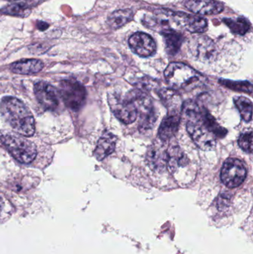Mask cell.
<instances>
[{
	"label": "cell",
	"mask_w": 253,
	"mask_h": 254,
	"mask_svg": "<svg viewBox=\"0 0 253 254\" xmlns=\"http://www.w3.org/2000/svg\"><path fill=\"white\" fill-rule=\"evenodd\" d=\"M188 163V158L178 146H172L167 150V164L169 170L175 171L179 167H184Z\"/></svg>",
	"instance_id": "ac0fdd59"
},
{
	"label": "cell",
	"mask_w": 253,
	"mask_h": 254,
	"mask_svg": "<svg viewBox=\"0 0 253 254\" xmlns=\"http://www.w3.org/2000/svg\"><path fill=\"white\" fill-rule=\"evenodd\" d=\"M0 111L3 119L16 134L31 137L35 132V122L32 113L17 98H3L0 104Z\"/></svg>",
	"instance_id": "7a4b0ae2"
},
{
	"label": "cell",
	"mask_w": 253,
	"mask_h": 254,
	"mask_svg": "<svg viewBox=\"0 0 253 254\" xmlns=\"http://www.w3.org/2000/svg\"><path fill=\"white\" fill-rule=\"evenodd\" d=\"M168 84L175 90L189 91L199 86L204 77L182 63H171L164 71Z\"/></svg>",
	"instance_id": "3957f363"
},
{
	"label": "cell",
	"mask_w": 253,
	"mask_h": 254,
	"mask_svg": "<svg viewBox=\"0 0 253 254\" xmlns=\"http://www.w3.org/2000/svg\"><path fill=\"white\" fill-rule=\"evenodd\" d=\"M187 119V129L196 144L204 151L215 147L217 139L225 137L227 131L199 104L193 101L182 106Z\"/></svg>",
	"instance_id": "6da1fadb"
},
{
	"label": "cell",
	"mask_w": 253,
	"mask_h": 254,
	"mask_svg": "<svg viewBox=\"0 0 253 254\" xmlns=\"http://www.w3.org/2000/svg\"><path fill=\"white\" fill-rule=\"evenodd\" d=\"M129 45L132 52L142 58H148L155 53L157 46L152 37L146 33L137 32L131 36Z\"/></svg>",
	"instance_id": "9c48e42d"
},
{
	"label": "cell",
	"mask_w": 253,
	"mask_h": 254,
	"mask_svg": "<svg viewBox=\"0 0 253 254\" xmlns=\"http://www.w3.org/2000/svg\"><path fill=\"white\" fill-rule=\"evenodd\" d=\"M164 36L165 45L168 54L169 55H175L179 51L183 42V37L180 33L177 31H170L165 33Z\"/></svg>",
	"instance_id": "44dd1931"
},
{
	"label": "cell",
	"mask_w": 253,
	"mask_h": 254,
	"mask_svg": "<svg viewBox=\"0 0 253 254\" xmlns=\"http://www.w3.org/2000/svg\"><path fill=\"white\" fill-rule=\"evenodd\" d=\"M160 97L163 104L169 110V113L180 114V111L182 109V104L179 95L176 92L169 89H164L160 92Z\"/></svg>",
	"instance_id": "d6986e66"
},
{
	"label": "cell",
	"mask_w": 253,
	"mask_h": 254,
	"mask_svg": "<svg viewBox=\"0 0 253 254\" xmlns=\"http://www.w3.org/2000/svg\"><path fill=\"white\" fill-rule=\"evenodd\" d=\"M144 22L149 28L157 30L163 34L176 31L177 28H181V12L157 10L152 14L146 15Z\"/></svg>",
	"instance_id": "5b68a950"
},
{
	"label": "cell",
	"mask_w": 253,
	"mask_h": 254,
	"mask_svg": "<svg viewBox=\"0 0 253 254\" xmlns=\"http://www.w3.org/2000/svg\"><path fill=\"white\" fill-rule=\"evenodd\" d=\"M43 66V63L40 60H22L11 64L10 70L16 74H32L40 72Z\"/></svg>",
	"instance_id": "2e32d148"
},
{
	"label": "cell",
	"mask_w": 253,
	"mask_h": 254,
	"mask_svg": "<svg viewBox=\"0 0 253 254\" xmlns=\"http://www.w3.org/2000/svg\"><path fill=\"white\" fill-rule=\"evenodd\" d=\"M219 82L221 85L232 90L252 94L253 86L248 81H233V80L221 79Z\"/></svg>",
	"instance_id": "cb8c5ba5"
},
{
	"label": "cell",
	"mask_w": 253,
	"mask_h": 254,
	"mask_svg": "<svg viewBox=\"0 0 253 254\" xmlns=\"http://www.w3.org/2000/svg\"><path fill=\"white\" fill-rule=\"evenodd\" d=\"M239 145L244 151L251 153L253 151V132L243 133L239 138Z\"/></svg>",
	"instance_id": "484cf974"
},
{
	"label": "cell",
	"mask_w": 253,
	"mask_h": 254,
	"mask_svg": "<svg viewBox=\"0 0 253 254\" xmlns=\"http://www.w3.org/2000/svg\"><path fill=\"white\" fill-rule=\"evenodd\" d=\"M133 16V12L129 9L116 10L108 16V24L113 29H118L130 22Z\"/></svg>",
	"instance_id": "ffe728a7"
},
{
	"label": "cell",
	"mask_w": 253,
	"mask_h": 254,
	"mask_svg": "<svg viewBox=\"0 0 253 254\" xmlns=\"http://www.w3.org/2000/svg\"><path fill=\"white\" fill-rule=\"evenodd\" d=\"M59 93L66 107L73 111L80 110L86 102V89L77 80H64L61 81Z\"/></svg>",
	"instance_id": "8992f818"
},
{
	"label": "cell",
	"mask_w": 253,
	"mask_h": 254,
	"mask_svg": "<svg viewBox=\"0 0 253 254\" xmlns=\"http://www.w3.org/2000/svg\"><path fill=\"white\" fill-rule=\"evenodd\" d=\"M34 93L40 105L49 111H54L59 105L57 93L54 88L46 82H39L34 86Z\"/></svg>",
	"instance_id": "30bf717a"
},
{
	"label": "cell",
	"mask_w": 253,
	"mask_h": 254,
	"mask_svg": "<svg viewBox=\"0 0 253 254\" xmlns=\"http://www.w3.org/2000/svg\"><path fill=\"white\" fill-rule=\"evenodd\" d=\"M180 121H181L180 114L169 113L168 116L163 119L159 128L158 136L160 140L163 141V140L172 138L178 131Z\"/></svg>",
	"instance_id": "5bb4252c"
},
{
	"label": "cell",
	"mask_w": 253,
	"mask_h": 254,
	"mask_svg": "<svg viewBox=\"0 0 253 254\" xmlns=\"http://www.w3.org/2000/svg\"><path fill=\"white\" fill-rule=\"evenodd\" d=\"M2 206H3L2 200H1V198H0V214H1V210H2Z\"/></svg>",
	"instance_id": "83f0119b"
},
{
	"label": "cell",
	"mask_w": 253,
	"mask_h": 254,
	"mask_svg": "<svg viewBox=\"0 0 253 254\" xmlns=\"http://www.w3.org/2000/svg\"><path fill=\"white\" fill-rule=\"evenodd\" d=\"M190 51L195 58L206 62L211 61L216 53L215 43L208 37H200L193 39L190 43Z\"/></svg>",
	"instance_id": "8fae6325"
},
{
	"label": "cell",
	"mask_w": 253,
	"mask_h": 254,
	"mask_svg": "<svg viewBox=\"0 0 253 254\" xmlns=\"http://www.w3.org/2000/svg\"><path fill=\"white\" fill-rule=\"evenodd\" d=\"M147 161L153 170H161L167 164V151L161 145H152L148 150Z\"/></svg>",
	"instance_id": "9a60e30c"
},
{
	"label": "cell",
	"mask_w": 253,
	"mask_h": 254,
	"mask_svg": "<svg viewBox=\"0 0 253 254\" xmlns=\"http://www.w3.org/2000/svg\"><path fill=\"white\" fill-rule=\"evenodd\" d=\"M247 177L245 164L236 158L226 160L222 167L221 179L224 185L230 188L240 186Z\"/></svg>",
	"instance_id": "52a82bcc"
},
{
	"label": "cell",
	"mask_w": 253,
	"mask_h": 254,
	"mask_svg": "<svg viewBox=\"0 0 253 254\" xmlns=\"http://www.w3.org/2000/svg\"><path fill=\"white\" fill-rule=\"evenodd\" d=\"M0 140L12 156L22 164H30L35 159L37 149L35 145L24 138L20 134L13 133H0Z\"/></svg>",
	"instance_id": "277c9868"
},
{
	"label": "cell",
	"mask_w": 253,
	"mask_h": 254,
	"mask_svg": "<svg viewBox=\"0 0 253 254\" xmlns=\"http://www.w3.org/2000/svg\"><path fill=\"white\" fill-rule=\"evenodd\" d=\"M3 13L11 16L26 17L31 13L29 7L25 4H13L4 7L1 10Z\"/></svg>",
	"instance_id": "d4e9b609"
},
{
	"label": "cell",
	"mask_w": 253,
	"mask_h": 254,
	"mask_svg": "<svg viewBox=\"0 0 253 254\" xmlns=\"http://www.w3.org/2000/svg\"><path fill=\"white\" fill-rule=\"evenodd\" d=\"M117 137L112 133L104 132L102 137L99 139L95 149L94 155L98 161H102L104 158L111 155L116 147Z\"/></svg>",
	"instance_id": "4fadbf2b"
},
{
	"label": "cell",
	"mask_w": 253,
	"mask_h": 254,
	"mask_svg": "<svg viewBox=\"0 0 253 254\" xmlns=\"http://www.w3.org/2000/svg\"><path fill=\"white\" fill-rule=\"evenodd\" d=\"M37 26H38V28L40 31H45V30L49 28V25H48L46 22H39V23L37 24Z\"/></svg>",
	"instance_id": "4316f807"
},
{
	"label": "cell",
	"mask_w": 253,
	"mask_h": 254,
	"mask_svg": "<svg viewBox=\"0 0 253 254\" xmlns=\"http://www.w3.org/2000/svg\"><path fill=\"white\" fill-rule=\"evenodd\" d=\"M186 7L196 14L216 15L224 10L222 3L217 0H187Z\"/></svg>",
	"instance_id": "7c38bea8"
},
{
	"label": "cell",
	"mask_w": 253,
	"mask_h": 254,
	"mask_svg": "<svg viewBox=\"0 0 253 254\" xmlns=\"http://www.w3.org/2000/svg\"><path fill=\"white\" fill-rule=\"evenodd\" d=\"M183 29L187 30L191 33H203L207 28V21L204 18L195 15L183 13Z\"/></svg>",
	"instance_id": "e0dca14e"
},
{
	"label": "cell",
	"mask_w": 253,
	"mask_h": 254,
	"mask_svg": "<svg viewBox=\"0 0 253 254\" xmlns=\"http://www.w3.org/2000/svg\"><path fill=\"white\" fill-rule=\"evenodd\" d=\"M109 105L115 117L126 125H130L136 121L138 117V110L132 98L128 95L126 98H111Z\"/></svg>",
	"instance_id": "ba28073f"
},
{
	"label": "cell",
	"mask_w": 253,
	"mask_h": 254,
	"mask_svg": "<svg viewBox=\"0 0 253 254\" xmlns=\"http://www.w3.org/2000/svg\"><path fill=\"white\" fill-rule=\"evenodd\" d=\"M8 1H17V0H7Z\"/></svg>",
	"instance_id": "f1b7e54d"
},
{
	"label": "cell",
	"mask_w": 253,
	"mask_h": 254,
	"mask_svg": "<svg viewBox=\"0 0 253 254\" xmlns=\"http://www.w3.org/2000/svg\"><path fill=\"white\" fill-rule=\"evenodd\" d=\"M224 22L234 34L245 35L250 29V23L247 19L239 17L237 19H224Z\"/></svg>",
	"instance_id": "603a6c76"
},
{
	"label": "cell",
	"mask_w": 253,
	"mask_h": 254,
	"mask_svg": "<svg viewBox=\"0 0 253 254\" xmlns=\"http://www.w3.org/2000/svg\"><path fill=\"white\" fill-rule=\"evenodd\" d=\"M234 103L242 119L246 122L252 121L253 104L251 100L245 97H236Z\"/></svg>",
	"instance_id": "7402d4cb"
}]
</instances>
